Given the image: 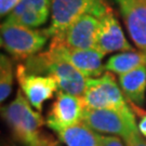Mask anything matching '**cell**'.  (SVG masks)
Masks as SVG:
<instances>
[{
  "mask_svg": "<svg viewBox=\"0 0 146 146\" xmlns=\"http://www.w3.org/2000/svg\"><path fill=\"white\" fill-rule=\"evenodd\" d=\"M82 121L96 132L115 134L123 140L139 132L135 117L131 110H92L84 107Z\"/></svg>",
  "mask_w": 146,
  "mask_h": 146,
  "instance_id": "obj_6",
  "label": "cell"
},
{
  "mask_svg": "<svg viewBox=\"0 0 146 146\" xmlns=\"http://www.w3.org/2000/svg\"><path fill=\"white\" fill-rule=\"evenodd\" d=\"M139 131L141 132L143 135L146 136V115L142 118V120L139 123Z\"/></svg>",
  "mask_w": 146,
  "mask_h": 146,
  "instance_id": "obj_21",
  "label": "cell"
},
{
  "mask_svg": "<svg viewBox=\"0 0 146 146\" xmlns=\"http://www.w3.org/2000/svg\"><path fill=\"white\" fill-rule=\"evenodd\" d=\"M13 63L5 54L0 56V101L5 102L10 96L13 87Z\"/></svg>",
  "mask_w": 146,
  "mask_h": 146,
  "instance_id": "obj_17",
  "label": "cell"
},
{
  "mask_svg": "<svg viewBox=\"0 0 146 146\" xmlns=\"http://www.w3.org/2000/svg\"><path fill=\"white\" fill-rule=\"evenodd\" d=\"M125 146H146V141L141 137V132H137L135 134L131 135L125 140Z\"/></svg>",
  "mask_w": 146,
  "mask_h": 146,
  "instance_id": "obj_20",
  "label": "cell"
},
{
  "mask_svg": "<svg viewBox=\"0 0 146 146\" xmlns=\"http://www.w3.org/2000/svg\"><path fill=\"white\" fill-rule=\"evenodd\" d=\"M1 114L13 134L27 146H56L54 140L42 134L43 125L40 113L31 108L26 96L19 90L16 98L9 105L2 107Z\"/></svg>",
  "mask_w": 146,
  "mask_h": 146,
  "instance_id": "obj_1",
  "label": "cell"
},
{
  "mask_svg": "<svg viewBox=\"0 0 146 146\" xmlns=\"http://www.w3.org/2000/svg\"><path fill=\"white\" fill-rule=\"evenodd\" d=\"M56 146H58V145H56Z\"/></svg>",
  "mask_w": 146,
  "mask_h": 146,
  "instance_id": "obj_22",
  "label": "cell"
},
{
  "mask_svg": "<svg viewBox=\"0 0 146 146\" xmlns=\"http://www.w3.org/2000/svg\"><path fill=\"white\" fill-rule=\"evenodd\" d=\"M0 31L2 48L19 60L35 55L50 38L48 29H34L9 22L1 24Z\"/></svg>",
  "mask_w": 146,
  "mask_h": 146,
  "instance_id": "obj_3",
  "label": "cell"
},
{
  "mask_svg": "<svg viewBox=\"0 0 146 146\" xmlns=\"http://www.w3.org/2000/svg\"><path fill=\"white\" fill-rule=\"evenodd\" d=\"M25 69L29 74L52 76L60 91L79 98H82L84 93L88 78L66 61L50 58L43 52L27 58Z\"/></svg>",
  "mask_w": 146,
  "mask_h": 146,
  "instance_id": "obj_2",
  "label": "cell"
},
{
  "mask_svg": "<svg viewBox=\"0 0 146 146\" xmlns=\"http://www.w3.org/2000/svg\"><path fill=\"white\" fill-rule=\"evenodd\" d=\"M141 66H146V53L142 51H125L110 56L105 63V70L122 75Z\"/></svg>",
  "mask_w": 146,
  "mask_h": 146,
  "instance_id": "obj_16",
  "label": "cell"
},
{
  "mask_svg": "<svg viewBox=\"0 0 146 146\" xmlns=\"http://www.w3.org/2000/svg\"><path fill=\"white\" fill-rule=\"evenodd\" d=\"M51 11V0H21L5 22L36 28L43 25Z\"/></svg>",
  "mask_w": 146,
  "mask_h": 146,
  "instance_id": "obj_13",
  "label": "cell"
},
{
  "mask_svg": "<svg viewBox=\"0 0 146 146\" xmlns=\"http://www.w3.org/2000/svg\"><path fill=\"white\" fill-rule=\"evenodd\" d=\"M119 84L122 93L132 103L142 105L145 101L146 66L119 75Z\"/></svg>",
  "mask_w": 146,
  "mask_h": 146,
  "instance_id": "obj_14",
  "label": "cell"
},
{
  "mask_svg": "<svg viewBox=\"0 0 146 146\" xmlns=\"http://www.w3.org/2000/svg\"><path fill=\"white\" fill-rule=\"evenodd\" d=\"M16 78L28 102L39 111L42 110L43 103L58 90V82L52 76L27 73L24 65L17 66Z\"/></svg>",
  "mask_w": 146,
  "mask_h": 146,
  "instance_id": "obj_9",
  "label": "cell"
},
{
  "mask_svg": "<svg viewBox=\"0 0 146 146\" xmlns=\"http://www.w3.org/2000/svg\"><path fill=\"white\" fill-rule=\"evenodd\" d=\"M108 7L105 0H51V24L48 33L50 37L58 35L84 14L100 19Z\"/></svg>",
  "mask_w": 146,
  "mask_h": 146,
  "instance_id": "obj_4",
  "label": "cell"
},
{
  "mask_svg": "<svg viewBox=\"0 0 146 146\" xmlns=\"http://www.w3.org/2000/svg\"><path fill=\"white\" fill-rule=\"evenodd\" d=\"M95 49L104 54L116 51H134L133 47L127 41L119 22L116 20L110 7L100 17Z\"/></svg>",
  "mask_w": 146,
  "mask_h": 146,
  "instance_id": "obj_10",
  "label": "cell"
},
{
  "mask_svg": "<svg viewBox=\"0 0 146 146\" xmlns=\"http://www.w3.org/2000/svg\"><path fill=\"white\" fill-rule=\"evenodd\" d=\"M60 140L67 146H101L102 136L84 121L58 132Z\"/></svg>",
  "mask_w": 146,
  "mask_h": 146,
  "instance_id": "obj_15",
  "label": "cell"
},
{
  "mask_svg": "<svg viewBox=\"0 0 146 146\" xmlns=\"http://www.w3.org/2000/svg\"><path fill=\"white\" fill-rule=\"evenodd\" d=\"M86 108L92 110H130L125 96L110 73H105L98 78H88L82 95Z\"/></svg>",
  "mask_w": 146,
  "mask_h": 146,
  "instance_id": "obj_5",
  "label": "cell"
},
{
  "mask_svg": "<svg viewBox=\"0 0 146 146\" xmlns=\"http://www.w3.org/2000/svg\"><path fill=\"white\" fill-rule=\"evenodd\" d=\"M84 105L82 99L58 91L51 110L48 113L47 125L55 132L82 121Z\"/></svg>",
  "mask_w": 146,
  "mask_h": 146,
  "instance_id": "obj_8",
  "label": "cell"
},
{
  "mask_svg": "<svg viewBox=\"0 0 146 146\" xmlns=\"http://www.w3.org/2000/svg\"><path fill=\"white\" fill-rule=\"evenodd\" d=\"M21 0H0V13L1 16L10 14L12 10L19 5Z\"/></svg>",
  "mask_w": 146,
  "mask_h": 146,
  "instance_id": "obj_18",
  "label": "cell"
},
{
  "mask_svg": "<svg viewBox=\"0 0 146 146\" xmlns=\"http://www.w3.org/2000/svg\"><path fill=\"white\" fill-rule=\"evenodd\" d=\"M44 53L50 58L66 61L87 78L100 77L105 70V65L102 63L105 54L95 48L75 49L67 47L58 39L52 37L50 46Z\"/></svg>",
  "mask_w": 146,
  "mask_h": 146,
  "instance_id": "obj_7",
  "label": "cell"
},
{
  "mask_svg": "<svg viewBox=\"0 0 146 146\" xmlns=\"http://www.w3.org/2000/svg\"><path fill=\"white\" fill-rule=\"evenodd\" d=\"M101 146H125L123 142L121 141L118 136H102V142H101Z\"/></svg>",
  "mask_w": 146,
  "mask_h": 146,
  "instance_id": "obj_19",
  "label": "cell"
},
{
  "mask_svg": "<svg viewBox=\"0 0 146 146\" xmlns=\"http://www.w3.org/2000/svg\"><path fill=\"white\" fill-rule=\"evenodd\" d=\"M99 25L100 19L96 16L84 14L73 22L64 31L53 37L67 47L75 49H93L95 48Z\"/></svg>",
  "mask_w": 146,
  "mask_h": 146,
  "instance_id": "obj_11",
  "label": "cell"
},
{
  "mask_svg": "<svg viewBox=\"0 0 146 146\" xmlns=\"http://www.w3.org/2000/svg\"><path fill=\"white\" fill-rule=\"evenodd\" d=\"M128 33L140 51L146 53V0H117Z\"/></svg>",
  "mask_w": 146,
  "mask_h": 146,
  "instance_id": "obj_12",
  "label": "cell"
}]
</instances>
